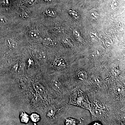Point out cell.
Returning a JSON list of instances; mask_svg holds the SVG:
<instances>
[{
	"label": "cell",
	"mask_w": 125,
	"mask_h": 125,
	"mask_svg": "<svg viewBox=\"0 0 125 125\" xmlns=\"http://www.w3.org/2000/svg\"><path fill=\"white\" fill-rule=\"evenodd\" d=\"M78 92V95L77 94L74 95L73 97L71 99L70 101L71 103L73 104L85 108L87 109H90V108L89 103L88 99L86 97L85 94L81 92Z\"/></svg>",
	"instance_id": "6da1fadb"
},
{
	"label": "cell",
	"mask_w": 125,
	"mask_h": 125,
	"mask_svg": "<svg viewBox=\"0 0 125 125\" xmlns=\"http://www.w3.org/2000/svg\"><path fill=\"white\" fill-rule=\"evenodd\" d=\"M34 88L40 94H43L45 92V89L44 86L41 84L38 83H35L34 85Z\"/></svg>",
	"instance_id": "277c9868"
},
{
	"label": "cell",
	"mask_w": 125,
	"mask_h": 125,
	"mask_svg": "<svg viewBox=\"0 0 125 125\" xmlns=\"http://www.w3.org/2000/svg\"><path fill=\"white\" fill-rule=\"evenodd\" d=\"M3 3L4 4H5L6 5H9V1L8 0H3Z\"/></svg>",
	"instance_id": "e0dca14e"
},
{
	"label": "cell",
	"mask_w": 125,
	"mask_h": 125,
	"mask_svg": "<svg viewBox=\"0 0 125 125\" xmlns=\"http://www.w3.org/2000/svg\"><path fill=\"white\" fill-rule=\"evenodd\" d=\"M51 86L56 91H59L61 89V86L58 79H54L51 81Z\"/></svg>",
	"instance_id": "3957f363"
},
{
	"label": "cell",
	"mask_w": 125,
	"mask_h": 125,
	"mask_svg": "<svg viewBox=\"0 0 125 125\" xmlns=\"http://www.w3.org/2000/svg\"><path fill=\"white\" fill-rule=\"evenodd\" d=\"M30 36L33 38H37L40 35V32L37 30L33 29L30 30L29 33Z\"/></svg>",
	"instance_id": "5b68a950"
},
{
	"label": "cell",
	"mask_w": 125,
	"mask_h": 125,
	"mask_svg": "<svg viewBox=\"0 0 125 125\" xmlns=\"http://www.w3.org/2000/svg\"><path fill=\"white\" fill-rule=\"evenodd\" d=\"M66 125H75L77 123V121L74 120V119H67L66 122Z\"/></svg>",
	"instance_id": "30bf717a"
},
{
	"label": "cell",
	"mask_w": 125,
	"mask_h": 125,
	"mask_svg": "<svg viewBox=\"0 0 125 125\" xmlns=\"http://www.w3.org/2000/svg\"><path fill=\"white\" fill-rule=\"evenodd\" d=\"M94 124H94V125H100V124H99V123L98 122H95V123H94Z\"/></svg>",
	"instance_id": "ac0fdd59"
},
{
	"label": "cell",
	"mask_w": 125,
	"mask_h": 125,
	"mask_svg": "<svg viewBox=\"0 0 125 125\" xmlns=\"http://www.w3.org/2000/svg\"><path fill=\"white\" fill-rule=\"evenodd\" d=\"M21 121L24 123H27L29 121V116L24 112H21Z\"/></svg>",
	"instance_id": "52a82bcc"
},
{
	"label": "cell",
	"mask_w": 125,
	"mask_h": 125,
	"mask_svg": "<svg viewBox=\"0 0 125 125\" xmlns=\"http://www.w3.org/2000/svg\"><path fill=\"white\" fill-rule=\"evenodd\" d=\"M104 112L101 110L100 109H96L94 111L93 113L95 115H96L97 117L100 118L103 116Z\"/></svg>",
	"instance_id": "9c48e42d"
},
{
	"label": "cell",
	"mask_w": 125,
	"mask_h": 125,
	"mask_svg": "<svg viewBox=\"0 0 125 125\" xmlns=\"http://www.w3.org/2000/svg\"><path fill=\"white\" fill-rule=\"evenodd\" d=\"M7 20L5 17L2 15H0V23L1 24H4L6 23Z\"/></svg>",
	"instance_id": "9a60e30c"
},
{
	"label": "cell",
	"mask_w": 125,
	"mask_h": 125,
	"mask_svg": "<svg viewBox=\"0 0 125 125\" xmlns=\"http://www.w3.org/2000/svg\"><path fill=\"white\" fill-rule=\"evenodd\" d=\"M54 68L58 70H62L66 68V65L62 60H57L54 63Z\"/></svg>",
	"instance_id": "7a4b0ae2"
},
{
	"label": "cell",
	"mask_w": 125,
	"mask_h": 125,
	"mask_svg": "<svg viewBox=\"0 0 125 125\" xmlns=\"http://www.w3.org/2000/svg\"><path fill=\"white\" fill-rule=\"evenodd\" d=\"M123 90L121 86H118L115 87L114 89L115 92L117 94L121 93Z\"/></svg>",
	"instance_id": "8fae6325"
},
{
	"label": "cell",
	"mask_w": 125,
	"mask_h": 125,
	"mask_svg": "<svg viewBox=\"0 0 125 125\" xmlns=\"http://www.w3.org/2000/svg\"><path fill=\"white\" fill-rule=\"evenodd\" d=\"M29 12L26 11H24L22 12L21 14V16L23 18H26L29 16Z\"/></svg>",
	"instance_id": "7c38bea8"
},
{
	"label": "cell",
	"mask_w": 125,
	"mask_h": 125,
	"mask_svg": "<svg viewBox=\"0 0 125 125\" xmlns=\"http://www.w3.org/2000/svg\"><path fill=\"white\" fill-rule=\"evenodd\" d=\"M78 77L80 80H85L87 79L88 75L86 71H81L78 73Z\"/></svg>",
	"instance_id": "8992f818"
},
{
	"label": "cell",
	"mask_w": 125,
	"mask_h": 125,
	"mask_svg": "<svg viewBox=\"0 0 125 125\" xmlns=\"http://www.w3.org/2000/svg\"><path fill=\"white\" fill-rule=\"evenodd\" d=\"M55 111L53 109L50 110L48 113V116L49 117H52L54 116Z\"/></svg>",
	"instance_id": "5bb4252c"
},
{
	"label": "cell",
	"mask_w": 125,
	"mask_h": 125,
	"mask_svg": "<svg viewBox=\"0 0 125 125\" xmlns=\"http://www.w3.org/2000/svg\"><path fill=\"white\" fill-rule=\"evenodd\" d=\"M36 0H27L26 1V3L28 5L31 6L34 4L35 3Z\"/></svg>",
	"instance_id": "2e32d148"
},
{
	"label": "cell",
	"mask_w": 125,
	"mask_h": 125,
	"mask_svg": "<svg viewBox=\"0 0 125 125\" xmlns=\"http://www.w3.org/2000/svg\"><path fill=\"white\" fill-rule=\"evenodd\" d=\"M30 118L32 121L34 122H38L40 119V116L36 113H33L31 115Z\"/></svg>",
	"instance_id": "ba28073f"
},
{
	"label": "cell",
	"mask_w": 125,
	"mask_h": 125,
	"mask_svg": "<svg viewBox=\"0 0 125 125\" xmlns=\"http://www.w3.org/2000/svg\"><path fill=\"white\" fill-rule=\"evenodd\" d=\"M92 80L93 83H97L100 82L99 78L97 77H92Z\"/></svg>",
	"instance_id": "4fadbf2b"
}]
</instances>
